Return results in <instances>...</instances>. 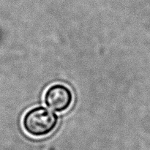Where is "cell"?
Segmentation results:
<instances>
[{
  "mask_svg": "<svg viewBox=\"0 0 150 150\" xmlns=\"http://www.w3.org/2000/svg\"><path fill=\"white\" fill-rule=\"evenodd\" d=\"M59 117L44 106L32 108L25 114L23 127L33 137H43L52 133L57 127Z\"/></svg>",
  "mask_w": 150,
  "mask_h": 150,
  "instance_id": "obj_1",
  "label": "cell"
},
{
  "mask_svg": "<svg viewBox=\"0 0 150 150\" xmlns=\"http://www.w3.org/2000/svg\"><path fill=\"white\" fill-rule=\"evenodd\" d=\"M71 90L63 84L52 85L45 92L44 102L45 105L55 112H63L70 108L73 103Z\"/></svg>",
  "mask_w": 150,
  "mask_h": 150,
  "instance_id": "obj_2",
  "label": "cell"
}]
</instances>
